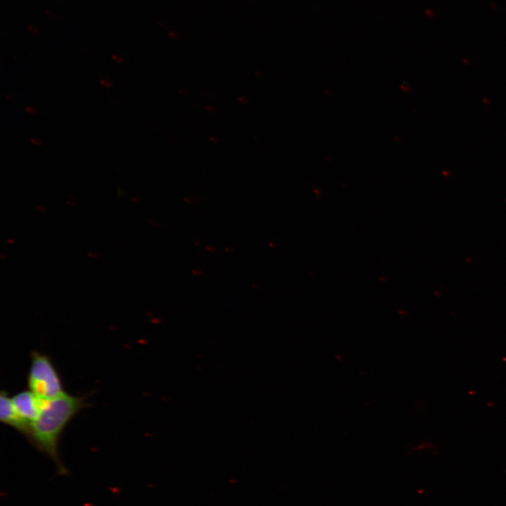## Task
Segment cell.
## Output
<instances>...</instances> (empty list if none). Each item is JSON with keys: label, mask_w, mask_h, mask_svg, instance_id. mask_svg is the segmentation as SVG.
Segmentation results:
<instances>
[{"label": "cell", "mask_w": 506, "mask_h": 506, "mask_svg": "<svg viewBox=\"0 0 506 506\" xmlns=\"http://www.w3.org/2000/svg\"><path fill=\"white\" fill-rule=\"evenodd\" d=\"M89 406L85 396L64 393L50 400H44L41 411L32 424L29 441L48 455L58 467H64L58 454L60 436L70 421L82 409Z\"/></svg>", "instance_id": "1"}, {"label": "cell", "mask_w": 506, "mask_h": 506, "mask_svg": "<svg viewBox=\"0 0 506 506\" xmlns=\"http://www.w3.org/2000/svg\"><path fill=\"white\" fill-rule=\"evenodd\" d=\"M30 360L27 375L30 391L41 400H50L65 393L61 378L49 356L32 351Z\"/></svg>", "instance_id": "2"}, {"label": "cell", "mask_w": 506, "mask_h": 506, "mask_svg": "<svg viewBox=\"0 0 506 506\" xmlns=\"http://www.w3.org/2000/svg\"><path fill=\"white\" fill-rule=\"evenodd\" d=\"M11 401L18 414L32 425L39 415L44 400L27 389L15 394Z\"/></svg>", "instance_id": "3"}, {"label": "cell", "mask_w": 506, "mask_h": 506, "mask_svg": "<svg viewBox=\"0 0 506 506\" xmlns=\"http://www.w3.org/2000/svg\"><path fill=\"white\" fill-rule=\"evenodd\" d=\"M0 394V420L1 422L14 428L29 441L32 425L18 414L8 392L1 391Z\"/></svg>", "instance_id": "4"}]
</instances>
